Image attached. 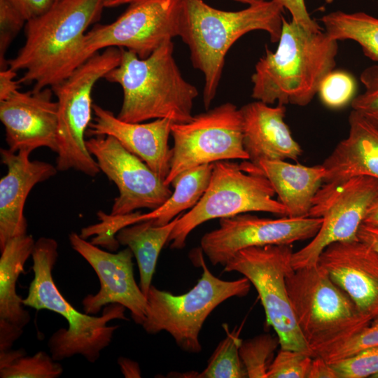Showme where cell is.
Instances as JSON below:
<instances>
[{
  "label": "cell",
  "instance_id": "12",
  "mask_svg": "<svg viewBox=\"0 0 378 378\" xmlns=\"http://www.w3.org/2000/svg\"><path fill=\"white\" fill-rule=\"evenodd\" d=\"M174 139L167 186L182 172L221 160H248L243 146L240 109L230 102L193 115L188 122L173 123Z\"/></svg>",
  "mask_w": 378,
  "mask_h": 378
},
{
  "label": "cell",
  "instance_id": "24",
  "mask_svg": "<svg viewBox=\"0 0 378 378\" xmlns=\"http://www.w3.org/2000/svg\"><path fill=\"white\" fill-rule=\"evenodd\" d=\"M35 241L24 234L10 239L1 250L0 257V326H13L23 330L31 316L24 309L22 298L16 293L18 277L31 256Z\"/></svg>",
  "mask_w": 378,
  "mask_h": 378
},
{
  "label": "cell",
  "instance_id": "31",
  "mask_svg": "<svg viewBox=\"0 0 378 378\" xmlns=\"http://www.w3.org/2000/svg\"><path fill=\"white\" fill-rule=\"evenodd\" d=\"M356 91V82L351 74L333 69L321 82L317 94L326 106L335 109L351 102Z\"/></svg>",
  "mask_w": 378,
  "mask_h": 378
},
{
  "label": "cell",
  "instance_id": "8",
  "mask_svg": "<svg viewBox=\"0 0 378 378\" xmlns=\"http://www.w3.org/2000/svg\"><path fill=\"white\" fill-rule=\"evenodd\" d=\"M121 54L120 48L104 49L50 87L57 103L58 171L74 169L91 177L101 172L85 139L93 111L92 92L95 83L119 64Z\"/></svg>",
  "mask_w": 378,
  "mask_h": 378
},
{
  "label": "cell",
  "instance_id": "19",
  "mask_svg": "<svg viewBox=\"0 0 378 378\" xmlns=\"http://www.w3.org/2000/svg\"><path fill=\"white\" fill-rule=\"evenodd\" d=\"M1 162L7 173L0 180V250L11 239L27 234L24 215L27 198L32 188L55 176L58 171L50 163L31 160L30 151L17 153L1 148Z\"/></svg>",
  "mask_w": 378,
  "mask_h": 378
},
{
  "label": "cell",
  "instance_id": "27",
  "mask_svg": "<svg viewBox=\"0 0 378 378\" xmlns=\"http://www.w3.org/2000/svg\"><path fill=\"white\" fill-rule=\"evenodd\" d=\"M321 22L332 38L356 42L364 54L378 62V18L363 12L335 11L323 15Z\"/></svg>",
  "mask_w": 378,
  "mask_h": 378
},
{
  "label": "cell",
  "instance_id": "4",
  "mask_svg": "<svg viewBox=\"0 0 378 378\" xmlns=\"http://www.w3.org/2000/svg\"><path fill=\"white\" fill-rule=\"evenodd\" d=\"M119 64L104 78L119 84L123 101L117 117L129 122L169 118L174 123L189 121L193 116L195 85L182 76L174 57L172 41L164 42L146 58L121 48Z\"/></svg>",
  "mask_w": 378,
  "mask_h": 378
},
{
  "label": "cell",
  "instance_id": "9",
  "mask_svg": "<svg viewBox=\"0 0 378 378\" xmlns=\"http://www.w3.org/2000/svg\"><path fill=\"white\" fill-rule=\"evenodd\" d=\"M200 263L202 276L186 293L174 295L151 285L141 324L149 334L167 332L182 350L190 354L202 351L199 336L209 314L226 300L246 296L251 284L245 276L233 281L220 279L209 270L202 257Z\"/></svg>",
  "mask_w": 378,
  "mask_h": 378
},
{
  "label": "cell",
  "instance_id": "45",
  "mask_svg": "<svg viewBox=\"0 0 378 378\" xmlns=\"http://www.w3.org/2000/svg\"><path fill=\"white\" fill-rule=\"evenodd\" d=\"M233 1L241 3V4H247L248 6H249V5L259 4V3L265 1L267 0H233Z\"/></svg>",
  "mask_w": 378,
  "mask_h": 378
},
{
  "label": "cell",
  "instance_id": "37",
  "mask_svg": "<svg viewBox=\"0 0 378 378\" xmlns=\"http://www.w3.org/2000/svg\"><path fill=\"white\" fill-rule=\"evenodd\" d=\"M291 15V20L307 30L318 31L323 30L317 22L309 15L304 0H274Z\"/></svg>",
  "mask_w": 378,
  "mask_h": 378
},
{
  "label": "cell",
  "instance_id": "23",
  "mask_svg": "<svg viewBox=\"0 0 378 378\" xmlns=\"http://www.w3.org/2000/svg\"><path fill=\"white\" fill-rule=\"evenodd\" d=\"M255 167V166H254ZM270 182L287 216L308 217L314 198L323 183L322 164L305 166L286 160H264L255 167Z\"/></svg>",
  "mask_w": 378,
  "mask_h": 378
},
{
  "label": "cell",
  "instance_id": "33",
  "mask_svg": "<svg viewBox=\"0 0 378 378\" xmlns=\"http://www.w3.org/2000/svg\"><path fill=\"white\" fill-rule=\"evenodd\" d=\"M312 358L302 351L281 349L269 367L267 378H307Z\"/></svg>",
  "mask_w": 378,
  "mask_h": 378
},
{
  "label": "cell",
  "instance_id": "15",
  "mask_svg": "<svg viewBox=\"0 0 378 378\" xmlns=\"http://www.w3.org/2000/svg\"><path fill=\"white\" fill-rule=\"evenodd\" d=\"M86 146L99 168L117 186L111 215L121 216L163 204L172 191L139 157L111 136H91Z\"/></svg>",
  "mask_w": 378,
  "mask_h": 378
},
{
  "label": "cell",
  "instance_id": "20",
  "mask_svg": "<svg viewBox=\"0 0 378 378\" xmlns=\"http://www.w3.org/2000/svg\"><path fill=\"white\" fill-rule=\"evenodd\" d=\"M94 122L87 130L89 136H111L127 150L139 157L163 181L169 174L172 149L168 141L173 121L155 119L149 122H129L110 111L93 104Z\"/></svg>",
  "mask_w": 378,
  "mask_h": 378
},
{
  "label": "cell",
  "instance_id": "10",
  "mask_svg": "<svg viewBox=\"0 0 378 378\" xmlns=\"http://www.w3.org/2000/svg\"><path fill=\"white\" fill-rule=\"evenodd\" d=\"M291 245H267L241 249L224 265V272L244 275L256 289L266 321L283 349L299 351L313 357L298 325L289 299L286 276L292 265Z\"/></svg>",
  "mask_w": 378,
  "mask_h": 378
},
{
  "label": "cell",
  "instance_id": "32",
  "mask_svg": "<svg viewBox=\"0 0 378 378\" xmlns=\"http://www.w3.org/2000/svg\"><path fill=\"white\" fill-rule=\"evenodd\" d=\"M339 378H372L378 373V346L331 363Z\"/></svg>",
  "mask_w": 378,
  "mask_h": 378
},
{
  "label": "cell",
  "instance_id": "30",
  "mask_svg": "<svg viewBox=\"0 0 378 378\" xmlns=\"http://www.w3.org/2000/svg\"><path fill=\"white\" fill-rule=\"evenodd\" d=\"M277 335L262 334L241 342L239 355L247 377L267 378V372L277 346Z\"/></svg>",
  "mask_w": 378,
  "mask_h": 378
},
{
  "label": "cell",
  "instance_id": "26",
  "mask_svg": "<svg viewBox=\"0 0 378 378\" xmlns=\"http://www.w3.org/2000/svg\"><path fill=\"white\" fill-rule=\"evenodd\" d=\"M212 169L213 163L204 164L180 173L171 183L174 188L172 195L158 208L141 214L140 222L151 219L155 225H164L194 207L208 188Z\"/></svg>",
  "mask_w": 378,
  "mask_h": 378
},
{
  "label": "cell",
  "instance_id": "25",
  "mask_svg": "<svg viewBox=\"0 0 378 378\" xmlns=\"http://www.w3.org/2000/svg\"><path fill=\"white\" fill-rule=\"evenodd\" d=\"M181 214L164 225H155L151 219L141 221L122 228L115 235L119 244L130 248L136 260L139 286L146 296L151 286L160 251L169 241Z\"/></svg>",
  "mask_w": 378,
  "mask_h": 378
},
{
  "label": "cell",
  "instance_id": "42",
  "mask_svg": "<svg viewBox=\"0 0 378 378\" xmlns=\"http://www.w3.org/2000/svg\"><path fill=\"white\" fill-rule=\"evenodd\" d=\"M120 370L125 377H140V369L137 363L129 358L120 357L118 359Z\"/></svg>",
  "mask_w": 378,
  "mask_h": 378
},
{
  "label": "cell",
  "instance_id": "18",
  "mask_svg": "<svg viewBox=\"0 0 378 378\" xmlns=\"http://www.w3.org/2000/svg\"><path fill=\"white\" fill-rule=\"evenodd\" d=\"M318 264L372 321L378 317V252L356 240L329 245Z\"/></svg>",
  "mask_w": 378,
  "mask_h": 378
},
{
  "label": "cell",
  "instance_id": "44",
  "mask_svg": "<svg viewBox=\"0 0 378 378\" xmlns=\"http://www.w3.org/2000/svg\"><path fill=\"white\" fill-rule=\"evenodd\" d=\"M137 0H104V6L107 7H115L126 4H132Z\"/></svg>",
  "mask_w": 378,
  "mask_h": 378
},
{
  "label": "cell",
  "instance_id": "17",
  "mask_svg": "<svg viewBox=\"0 0 378 378\" xmlns=\"http://www.w3.org/2000/svg\"><path fill=\"white\" fill-rule=\"evenodd\" d=\"M50 88L15 92L0 101V120L8 149L31 153L41 147L57 151V103Z\"/></svg>",
  "mask_w": 378,
  "mask_h": 378
},
{
  "label": "cell",
  "instance_id": "6",
  "mask_svg": "<svg viewBox=\"0 0 378 378\" xmlns=\"http://www.w3.org/2000/svg\"><path fill=\"white\" fill-rule=\"evenodd\" d=\"M286 281L298 325L313 357L347 340L372 321L319 264L293 269Z\"/></svg>",
  "mask_w": 378,
  "mask_h": 378
},
{
  "label": "cell",
  "instance_id": "39",
  "mask_svg": "<svg viewBox=\"0 0 378 378\" xmlns=\"http://www.w3.org/2000/svg\"><path fill=\"white\" fill-rule=\"evenodd\" d=\"M17 71L8 67L0 71V101L19 90L20 83L15 80Z\"/></svg>",
  "mask_w": 378,
  "mask_h": 378
},
{
  "label": "cell",
  "instance_id": "46",
  "mask_svg": "<svg viewBox=\"0 0 378 378\" xmlns=\"http://www.w3.org/2000/svg\"><path fill=\"white\" fill-rule=\"evenodd\" d=\"M372 378H378V373L375 374Z\"/></svg>",
  "mask_w": 378,
  "mask_h": 378
},
{
  "label": "cell",
  "instance_id": "22",
  "mask_svg": "<svg viewBox=\"0 0 378 378\" xmlns=\"http://www.w3.org/2000/svg\"><path fill=\"white\" fill-rule=\"evenodd\" d=\"M349 124L348 136L322 164L324 184L333 186L360 176L378 179V128L353 110Z\"/></svg>",
  "mask_w": 378,
  "mask_h": 378
},
{
  "label": "cell",
  "instance_id": "14",
  "mask_svg": "<svg viewBox=\"0 0 378 378\" xmlns=\"http://www.w3.org/2000/svg\"><path fill=\"white\" fill-rule=\"evenodd\" d=\"M323 218H260L241 214L219 220V227L201 239L204 253L213 265H225L237 251L253 246L291 245L313 238Z\"/></svg>",
  "mask_w": 378,
  "mask_h": 378
},
{
  "label": "cell",
  "instance_id": "3",
  "mask_svg": "<svg viewBox=\"0 0 378 378\" xmlns=\"http://www.w3.org/2000/svg\"><path fill=\"white\" fill-rule=\"evenodd\" d=\"M104 0H56L42 15L24 26V43L8 67L24 73L20 83H34V90L50 88L75 69L81 41L97 21Z\"/></svg>",
  "mask_w": 378,
  "mask_h": 378
},
{
  "label": "cell",
  "instance_id": "41",
  "mask_svg": "<svg viewBox=\"0 0 378 378\" xmlns=\"http://www.w3.org/2000/svg\"><path fill=\"white\" fill-rule=\"evenodd\" d=\"M358 237L378 252V228L362 224L358 232Z\"/></svg>",
  "mask_w": 378,
  "mask_h": 378
},
{
  "label": "cell",
  "instance_id": "1",
  "mask_svg": "<svg viewBox=\"0 0 378 378\" xmlns=\"http://www.w3.org/2000/svg\"><path fill=\"white\" fill-rule=\"evenodd\" d=\"M278 43L274 52L266 48L256 63L251 96L270 105L307 106L336 66L337 41L283 18Z\"/></svg>",
  "mask_w": 378,
  "mask_h": 378
},
{
  "label": "cell",
  "instance_id": "29",
  "mask_svg": "<svg viewBox=\"0 0 378 378\" xmlns=\"http://www.w3.org/2000/svg\"><path fill=\"white\" fill-rule=\"evenodd\" d=\"M226 337L216 348L207 366L200 373L188 372L186 377L197 378H243L247 377L244 366L239 355L242 340L239 337L240 330L230 332L228 326L223 324Z\"/></svg>",
  "mask_w": 378,
  "mask_h": 378
},
{
  "label": "cell",
  "instance_id": "40",
  "mask_svg": "<svg viewBox=\"0 0 378 378\" xmlns=\"http://www.w3.org/2000/svg\"><path fill=\"white\" fill-rule=\"evenodd\" d=\"M307 378H339L331 364L321 356L313 357Z\"/></svg>",
  "mask_w": 378,
  "mask_h": 378
},
{
  "label": "cell",
  "instance_id": "38",
  "mask_svg": "<svg viewBox=\"0 0 378 378\" xmlns=\"http://www.w3.org/2000/svg\"><path fill=\"white\" fill-rule=\"evenodd\" d=\"M56 0H12L20 9L27 22L48 10Z\"/></svg>",
  "mask_w": 378,
  "mask_h": 378
},
{
  "label": "cell",
  "instance_id": "21",
  "mask_svg": "<svg viewBox=\"0 0 378 378\" xmlns=\"http://www.w3.org/2000/svg\"><path fill=\"white\" fill-rule=\"evenodd\" d=\"M243 146L248 161L257 167L264 160H298L302 150L286 123V106H272L260 101L244 105Z\"/></svg>",
  "mask_w": 378,
  "mask_h": 378
},
{
  "label": "cell",
  "instance_id": "34",
  "mask_svg": "<svg viewBox=\"0 0 378 378\" xmlns=\"http://www.w3.org/2000/svg\"><path fill=\"white\" fill-rule=\"evenodd\" d=\"M360 80L365 90L352 99V110L378 128V65L365 69Z\"/></svg>",
  "mask_w": 378,
  "mask_h": 378
},
{
  "label": "cell",
  "instance_id": "5",
  "mask_svg": "<svg viewBox=\"0 0 378 378\" xmlns=\"http://www.w3.org/2000/svg\"><path fill=\"white\" fill-rule=\"evenodd\" d=\"M57 248V242L52 238L41 237L35 241L31 254L34 279L22 303L37 310L52 311L67 321L68 328L57 330L48 342L55 360L79 354L93 363L99 359L101 351L110 344L119 327L108 326L107 323L114 319L128 320L125 316V307L119 304H108L99 316L76 309L61 294L52 277L58 258Z\"/></svg>",
  "mask_w": 378,
  "mask_h": 378
},
{
  "label": "cell",
  "instance_id": "2",
  "mask_svg": "<svg viewBox=\"0 0 378 378\" xmlns=\"http://www.w3.org/2000/svg\"><path fill=\"white\" fill-rule=\"evenodd\" d=\"M284 9L274 0L237 11L221 10L203 0H183L178 36L189 48L193 67L204 75L203 102L206 110L216 94L231 46L253 31H264L272 43L278 42Z\"/></svg>",
  "mask_w": 378,
  "mask_h": 378
},
{
  "label": "cell",
  "instance_id": "7",
  "mask_svg": "<svg viewBox=\"0 0 378 378\" xmlns=\"http://www.w3.org/2000/svg\"><path fill=\"white\" fill-rule=\"evenodd\" d=\"M274 188L267 177L248 160L213 163L209 184L198 203L181 215L169 238L170 248L181 249L198 225L214 218L232 217L251 211L287 216L286 207L273 198Z\"/></svg>",
  "mask_w": 378,
  "mask_h": 378
},
{
  "label": "cell",
  "instance_id": "43",
  "mask_svg": "<svg viewBox=\"0 0 378 378\" xmlns=\"http://www.w3.org/2000/svg\"><path fill=\"white\" fill-rule=\"evenodd\" d=\"M363 224L378 228V196L368 208Z\"/></svg>",
  "mask_w": 378,
  "mask_h": 378
},
{
  "label": "cell",
  "instance_id": "13",
  "mask_svg": "<svg viewBox=\"0 0 378 378\" xmlns=\"http://www.w3.org/2000/svg\"><path fill=\"white\" fill-rule=\"evenodd\" d=\"M377 196L378 179L370 176L352 177L333 186L322 185L308 216L323 218V223L312 239L293 252L294 270L317 265L322 252L332 244L358 240V230Z\"/></svg>",
  "mask_w": 378,
  "mask_h": 378
},
{
  "label": "cell",
  "instance_id": "36",
  "mask_svg": "<svg viewBox=\"0 0 378 378\" xmlns=\"http://www.w3.org/2000/svg\"><path fill=\"white\" fill-rule=\"evenodd\" d=\"M27 20L12 0H0V67H8L5 58L10 43L25 26Z\"/></svg>",
  "mask_w": 378,
  "mask_h": 378
},
{
  "label": "cell",
  "instance_id": "11",
  "mask_svg": "<svg viewBox=\"0 0 378 378\" xmlns=\"http://www.w3.org/2000/svg\"><path fill=\"white\" fill-rule=\"evenodd\" d=\"M183 0H137L115 21L86 32L76 58V68L100 50L125 48L146 58L178 36Z\"/></svg>",
  "mask_w": 378,
  "mask_h": 378
},
{
  "label": "cell",
  "instance_id": "35",
  "mask_svg": "<svg viewBox=\"0 0 378 378\" xmlns=\"http://www.w3.org/2000/svg\"><path fill=\"white\" fill-rule=\"evenodd\" d=\"M375 346H378V317L353 337L318 356L331 364Z\"/></svg>",
  "mask_w": 378,
  "mask_h": 378
},
{
  "label": "cell",
  "instance_id": "28",
  "mask_svg": "<svg viewBox=\"0 0 378 378\" xmlns=\"http://www.w3.org/2000/svg\"><path fill=\"white\" fill-rule=\"evenodd\" d=\"M62 372V365L45 351L32 356L22 349L0 351L1 378H57Z\"/></svg>",
  "mask_w": 378,
  "mask_h": 378
},
{
  "label": "cell",
  "instance_id": "16",
  "mask_svg": "<svg viewBox=\"0 0 378 378\" xmlns=\"http://www.w3.org/2000/svg\"><path fill=\"white\" fill-rule=\"evenodd\" d=\"M72 248L80 254L96 272L100 289L82 300L85 313L97 314L103 307L120 304L129 309L132 319L141 325L146 316L147 299L136 283L130 248L111 253L99 248L76 232L69 235Z\"/></svg>",
  "mask_w": 378,
  "mask_h": 378
}]
</instances>
